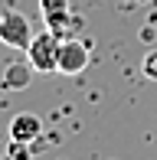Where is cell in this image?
Wrapping results in <instances>:
<instances>
[{"label":"cell","instance_id":"6da1fadb","mask_svg":"<svg viewBox=\"0 0 157 160\" xmlns=\"http://www.w3.org/2000/svg\"><path fill=\"white\" fill-rule=\"evenodd\" d=\"M59 36L53 30H43V33H33L30 46H26V59L36 72L49 75V72H59Z\"/></svg>","mask_w":157,"mask_h":160},{"label":"cell","instance_id":"277c9868","mask_svg":"<svg viewBox=\"0 0 157 160\" xmlns=\"http://www.w3.org/2000/svg\"><path fill=\"white\" fill-rule=\"evenodd\" d=\"M89 69V46L75 36L59 42V75H78Z\"/></svg>","mask_w":157,"mask_h":160},{"label":"cell","instance_id":"3957f363","mask_svg":"<svg viewBox=\"0 0 157 160\" xmlns=\"http://www.w3.org/2000/svg\"><path fill=\"white\" fill-rule=\"evenodd\" d=\"M30 39H33V26H30V20L20 10H3L0 13V42H3V46L23 49L26 52Z\"/></svg>","mask_w":157,"mask_h":160},{"label":"cell","instance_id":"8992f818","mask_svg":"<svg viewBox=\"0 0 157 160\" xmlns=\"http://www.w3.org/2000/svg\"><path fill=\"white\" fill-rule=\"evenodd\" d=\"M33 65H30V59L26 62H13L10 69L3 72V88H10V92H20V88H26L30 85V78H33Z\"/></svg>","mask_w":157,"mask_h":160},{"label":"cell","instance_id":"7a4b0ae2","mask_svg":"<svg viewBox=\"0 0 157 160\" xmlns=\"http://www.w3.org/2000/svg\"><path fill=\"white\" fill-rule=\"evenodd\" d=\"M39 13H43L46 30H53L59 39L75 36V30L82 26V20L72 13V3H69V0H39Z\"/></svg>","mask_w":157,"mask_h":160},{"label":"cell","instance_id":"ba28073f","mask_svg":"<svg viewBox=\"0 0 157 160\" xmlns=\"http://www.w3.org/2000/svg\"><path fill=\"white\" fill-rule=\"evenodd\" d=\"M144 78H151V82H157V49H151V52L144 56Z\"/></svg>","mask_w":157,"mask_h":160},{"label":"cell","instance_id":"52a82bcc","mask_svg":"<svg viewBox=\"0 0 157 160\" xmlns=\"http://www.w3.org/2000/svg\"><path fill=\"white\" fill-rule=\"evenodd\" d=\"M30 147H33V144H23V141H10V147H7V157H10V160H33Z\"/></svg>","mask_w":157,"mask_h":160},{"label":"cell","instance_id":"5b68a950","mask_svg":"<svg viewBox=\"0 0 157 160\" xmlns=\"http://www.w3.org/2000/svg\"><path fill=\"white\" fill-rule=\"evenodd\" d=\"M43 137V118L33 111H20L13 114L10 121V141H23V144H33Z\"/></svg>","mask_w":157,"mask_h":160},{"label":"cell","instance_id":"9c48e42d","mask_svg":"<svg viewBox=\"0 0 157 160\" xmlns=\"http://www.w3.org/2000/svg\"><path fill=\"white\" fill-rule=\"evenodd\" d=\"M3 160H10V157H3Z\"/></svg>","mask_w":157,"mask_h":160}]
</instances>
